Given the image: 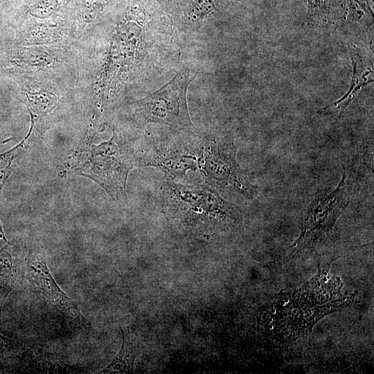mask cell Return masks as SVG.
Wrapping results in <instances>:
<instances>
[{
    "label": "cell",
    "mask_w": 374,
    "mask_h": 374,
    "mask_svg": "<svg viewBox=\"0 0 374 374\" xmlns=\"http://www.w3.org/2000/svg\"><path fill=\"white\" fill-rule=\"evenodd\" d=\"M162 212L182 231L197 235H212L240 226V208L220 196L208 184L188 185L172 180L159 187Z\"/></svg>",
    "instance_id": "cell-1"
},
{
    "label": "cell",
    "mask_w": 374,
    "mask_h": 374,
    "mask_svg": "<svg viewBox=\"0 0 374 374\" xmlns=\"http://www.w3.org/2000/svg\"><path fill=\"white\" fill-rule=\"evenodd\" d=\"M134 166V147L114 130L109 141L92 145L87 151L80 174L98 183L114 200L125 201L127 179Z\"/></svg>",
    "instance_id": "cell-2"
},
{
    "label": "cell",
    "mask_w": 374,
    "mask_h": 374,
    "mask_svg": "<svg viewBox=\"0 0 374 374\" xmlns=\"http://www.w3.org/2000/svg\"><path fill=\"white\" fill-rule=\"evenodd\" d=\"M236 154L237 148L230 140H206L199 144L197 169L213 188L253 199L257 195V188L251 183L248 172L238 164Z\"/></svg>",
    "instance_id": "cell-3"
},
{
    "label": "cell",
    "mask_w": 374,
    "mask_h": 374,
    "mask_svg": "<svg viewBox=\"0 0 374 374\" xmlns=\"http://www.w3.org/2000/svg\"><path fill=\"white\" fill-rule=\"evenodd\" d=\"M353 186L351 172L344 168L337 187L312 201L303 216L301 234L291 247L293 254L314 246L332 233L335 223L350 201Z\"/></svg>",
    "instance_id": "cell-4"
},
{
    "label": "cell",
    "mask_w": 374,
    "mask_h": 374,
    "mask_svg": "<svg viewBox=\"0 0 374 374\" xmlns=\"http://www.w3.org/2000/svg\"><path fill=\"white\" fill-rule=\"evenodd\" d=\"M193 79L188 72H181L160 89L139 101L136 114L140 123H160L176 130L191 128L186 91Z\"/></svg>",
    "instance_id": "cell-5"
},
{
    "label": "cell",
    "mask_w": 374,
    "mask_h": 374,
    "mask_svg": "<svg viewBox=\"0 0 374 374\" xmlns=\"http://www.w3.org/2000/svg\"><path fill=\"white\" fill-rule=\"evenodd\" d=\"M199 144L157 143L144 148L136 155V166L154 167L168 180L184 177L188 170H197Z\"/></svg>",
    "instance_id": "cell-6"
},
{
    "label": "cell",
    "mask_w": 374,
    "mask_h": 374,
    "mask_svg": "<svg viewBox=\"0 0 374 374\" xmlns=\"http://www.w3.org/2000/svg\"><path fill=\"white\" fill-rule=\"evenodd\" d=\"M27 269L30 282L47 301L55 305L83 327L87 328L89 323L87 319L75 303L57 285L45 260L37 256H30L27 260Z\"/></svg>",
    "instance_id": "cell-7"
},
{
    "label": "cell",
    "mask_w": 374,
    "mask_h": 374,
    "mask_svg": "<svg viewBox=\"0 0 374 374\" xmlns=\"http://www.w3.org/2000/svg\"><path fill=\"white\" fill-rule=\"evenodd\" d=\"M123 335L121 348L113 359L99 373H132L134 363L141 352L140 341L137 335L130 328L121 329Z\"/></svg>",
    "instance_id": "cell-8"
},
{
    "label": "cell",
    "mask_w": 374,
    "mask_h": 374,
    "mask_svg": "<svg viewBox=\"0 0 374 374\" xmlns=\"http://www.w3.org/2000/svg\"><path fill=\"white\" fill-rule=\"evenodd\" d=\"M215 8L213 0H189L188 10L191 15L203 17L210 13Z\"/></svg>",
    "instance_id": "cell-9"
},
{
    "label": "cell",
    "mask_w": 374,
    "mask_h": 374,
    "mask_svg": "<svg viewBox=\"0 0 374 374\" xmlns=\"http://www.w3.org/2000/svg\"><path fill=\"white\" fill-rule=\"evenodd\" d=\"M15 348L13 340L0 335V359L4 357Z\"/></svg>",
    "instance_id": "cell-10"
},
{
    "label": "cell",
    "mask_w": 374,
    "mask_h": 374,
    "mask_svg": "<svg viewBox=\"0 0 374 374\" xmlns=\"http://www.w3.org/2000/svg\"><path fill=\"white\" fill-rule=\"evenodd\" d=\"M328 0H308L311 13L321 10L327 6Z\"/></svg>",
    "instance_id": "cell-11"
}]
</instances>
